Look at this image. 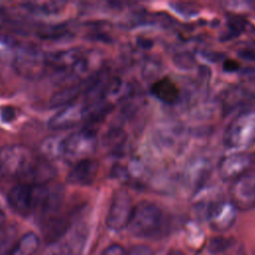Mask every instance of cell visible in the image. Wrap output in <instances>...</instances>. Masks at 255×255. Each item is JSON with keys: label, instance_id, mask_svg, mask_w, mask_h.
<instances>
[{"label": "cell", "instance_id": "obj_28", "mask_svg": "<svg viewBox=\"0 0 255 255\" xmlns=\"http://www.w3.org/2000/svg\"><path fill=\"white\" fill-rule=\"evenodd\" d=\"M128 255H154V253L149 246L134 245L128 251Z\"/></svg>", "mask_w": 255, "mask_h": 255}, {"label": "cell", "instance_id": "obj_13", "mask_svg": "<svg viewBox=\"0 0 255 255\" xmlns=\"http://www.w3.org/2000/svg\"><path fill=\"white\" fill-rule=\"evenodd\" d=\"M99 171V163L95 159L86 158L75 163L67 174V181L74 185H90Z\"/></svg>", "mask_w": 255, "mask_h": 255}, {"label": "cell", "instance_id": "obj_17", "mask_svg": "<svg viewBox=\"0 0 255 255\" xmlns=\"http://www.w3.org/2000/svg\"><path fill=\"white\" fill-rule=\"evenodd\" d=\"M82 91L81 85H73L63 88L52 95L49 100V107L51 109L64 108L73 104V102L79 97Z\"/></svg>", "mask_w": 255, "mask_h": 255}, {"label": "cell", "instance_id": "obj_2", "mask_svg": "<svg viewBox=\"0 0 255 255\" xmlns=\"http://www.w3.org/2000/svg\"><path fill=\"white\" fill-rule=\"evenodd\" d=\"M162 212L157 205L149 201H140L131 212L128 222L129 232L136 237H149L160 228Z\"/></svg>", "mask_w": 255, "mask_h": 255}, {"label": "cell", "instance_id": "obj_1", "mask_svg": "<svg viewBox=\"0 0 255 255\" xmlns=\"http://www.w3.org/2000/svg\"><path fill=\"white\" fill-rule=\"evenodd\" d=\"M48 184L33 185L18 183L14 185L7 195L10 207L22 216L37 212L48 191Z\"/></svg>", "mask_w": 255, "mask_h": 255}, {"label": "cell", "instance_id": "obj_22", "mask_svg": "<svg viewBox=\"0 0 255 255\" xmlns=\"http://www.w3.org/2000/svg\"><path fill=\"white\" fill-rule=\"evenodd\" d=\"M61 141H62V137L51 136V137H47L42 142L41 149H42V152H43L44 157L46 159L62 158V155H61Z\"/></svg>", "mask_w": 255, "mask_h": 255}, {"label": "cell", "instance_id": "obj_36", "mask_svg": "<svg viewBox=\"0 0 255 255\" xmlns=\"http://www.w3.org/2000/svg\"><path fill=\"white\" fill-rule=\"evenodd\" d=\"M254 33H255V32H254Z\"/></svg>", "mask_w": 255, "mask_h": 255}, {"label": "cell", "instance_id": "obj_24", "mask_svg": "<svg viewBox=\"0 0 255 255\" xmlns=\"http://www.w3.org/2000/svg\"><path fill=\"white\" fill-rule=\"evenodd\" d=\"M127 138L126 132L121 128H113L111 129L105 137L106 145L112 147L113 149H119L125 143Z\"/></svg>", "mask_w": 255, "mask_h": 255}, {"label": "cell", "instance_id": "obj_10", "mask_svg": "<svg viewBox=\"0 0 255 255\" xmlns=\"http://www.w3.org/2000/svg\"><path fill=\"white\" fill-rule=\"evenodd\" d=\"M55 169L45 157L32 156L18 179L21 183L44 185L55 176Z\"/></svg>", "mask_w": 255, "mask_h": 255}, {"label": "cell", "instance_id": "obj_7", "mask_svg": "<svg viewBox=\"0 0 255 255\" xmlns=\"http://www.w3.org/2000/svg\"><path fill=\"white\" fill-rule=\"evenodd\" d=\"M131 197L125 189L115 191L107 215V226L113 231H120L128 227L132 212Z\"/></svg>", "mask_w": 255, "mask_h": 255}, {"label": "cell", "instance_id": "obj_18", "mask_svg": "<svg viewBox=\"0 0 255 255\" xmlns=\"http://www.w3.org/2000/svg\"><path fill=\"white\" fill-rule=\"evenodd\" d=\"M39 245V237L34 232H27L18 238L12 255H34Z\"/></svg>", "mask_w": 255, "mask_h": 255}, {"label": "cell", "instance_id": "obj_35", "mask_svg": "<svg viewBox=\"0 0 255 255\" xmlns=\"http://www.w3.org/2000/svg\"><path fill=\"white\" fill-rule=\"evenodd\" d=\"M5 19V13L4 10L2 9V7L0 6V21H3Z\"/></svg>", "mask_w": 255, "mask_h": 255}, {"label": "cell", "instance_id": "obj_32", "mask_svg": "<svg viewBox=\"0 0 255 255\" xmlns=\"http://www.w3.org/2000/svg\"><path fill=\"white\" fill-rule=\"evenodd\" d=\"M136 44L142 48V49H150L152 46V41H150L149 39H145V38H137L136 40Z\"/></svg>", "mask_w": 255, "mask_h": 255}, {"label": "cell", "instance_id": "obj_9", "mask_svg": "<svg viewBox=\"0 0 255 255\" xmlns=\"http://www.w3.org/2000/svg\"><path fill=\"white\" fill-rule=\"evenodd\" d=\"M255 137V115L245 114L237 118L228 128L225 134L226 144L241 146Z\"/></svg>", "mask_w": 255, "mask_h": 255}, {"label": "cell", "instance_id": "obj_16", "mask_svg": "<svg viewBox=\"0 0 255 255\" xmlns=\"http://www.w3.org/2000/svg\"><path fill=\"white\" fill-rule=\"evenodd\" d=\"M113 106L105 100L86 104L82 108V121L88 124H95L103 121L112 111Z\"/></svg>", "mask_w": 255, "mask_h": 255}, {"label": "cell", "instance_id": "obj_15", "mask_svg": "<svg viewBox=\"0 0 255 255\" xmlns=\"http://www.w3.org/2000/svg\"><path fill=\"white\" fill-rule=\"evenodd\" d=\"M151 94L164 104H175L179 100L180 91L178 87L168 78L155 81L150 87Z\"/></svg>", "mask_w": 255, "mask_h": 255}, {"label": "cell", "instance_id": "obj_19", "mask_svg": "<svg viewBox=\"0 0 255 255\" xmlns=\"http://www.w3.org/2000/svg\"><path fill=\"white\" fill-rule=\"evenodd\" d=\"M63 2H29L23 4V8L34 15H54L63 9Z\"/></svg>", "mask_w": 255, "mask_h": 255}, {"label": "cell", "instance_id": "obj_21", "mask_svg": "<svg viewBox=\"0 0 255 255\" xmlns=\"http://www.w3.org/2000/svg\"><path fill=\"white\" fill-rule=\"evenodd\" d=\"M19 46L20 45L14 39L0 34V61L13 62Z\"/></svg>", "mask_w": 255, "mask_h": 255}, {"label": "cell", "instance_id": "obj_6", "mask_svg": "<svg viewBox=\"0 0 255 255\" xmlns=\"http://www.w3.org/2000/svg\"><path fill=\"white\" fill-rule=\"evenodd\" d=\"M46 63L48 69H53L56 72H71L81 75L88 69V61L78 48L46 54Z\"/></svg>", "mask_w": 255, "mask_h": 255}, {"label": "cell", "instance_id": "obj_8", "mask_svg": "<svg viewBox=\"0 0 255 255\" xmlns=\"http://www.w3.org/2000/svg\"><path fill=\"white\" fill-rule=\"evenodd\" d=\"M230 196L236 209L247 210L255 206V170L250 169L233 180Z\"/></svg>", "mask_w": 255, "mask_h": 255}, {"label": "cell", "instance_id": "obj_14", "mask_svg": "<svg viewBox=\"0 0 255 255\" xmlns=\"http://www.w3.org/2000/svg\"><path fill=\"white\" fill-rule=\"evenodd\" d=\"M82 108L76 104L62 108L50 118L48 127L51 129H64L76 126L82 121Z\"/></svg>", "mask_w": 255, "mask_h": 255}, {"label": "cell", "instance_id": "obj_25", "mask_svg": "<svg viewBox=\"0 0 255 255\" xmlns=\"http://www.w3.org/2000/svg\"><path fill=\"white\" fill-rule=\"evenodd\" d=\"M173 63L177 68L182 69V70H187L194 66L195 60L191 53L181 52V53L176 54L173 57Z\"/></svg>", "mask_w": 255, "mask_h": 255}, {"label": "cell", "instance_id": "obj_23", "mask_svg": "<svg viewBox=\"0 0 255 255\" xmlns=\"http://www.w3.org/2000/svg\"><path fill=\"white\" fill-rule=\"evenodd\" d=\"M246 21L243 18L240 17H231L227 22V33L225 36H223L221 39L222 41L229 40L231 38L239 36L245 29Z\"/></svg>", "mask_w": 255, "mask_h": 255}, {"label": "cell", "instance_id": "obj_27", "mask_svg": "<svg viewBox=\"0 0 255 255\" xmlns=\"http://www.w3.org/2000/svg\"><path fill=\"white\" fill-rule=\"evenodd\" d=\"M0 118L4 123H10L16 118V111L10 106L0 108Z\"/></svg>", "mask_w": 255, "mask_h": 255}, {"label": "cell", "instance_id": "obj_11", "mask_svg": "<svg viewBox=\"0 0 255 255\" xmlns=\"http://www.w3.org/2000/svg\"><path fill=\"white\" fill-rule=\"evenodd\" d=\"M255 163V154L238 152L221 159L218 164L219 175L224 180H234L250 170Z\"/></svg>", "mask_w": 255, "mask_h": 255}, {"label": "cell", "instance_id": "obj_31", "mask_svg": "<svg viewBox=\"0 0 255 255\" xmlns=\"http://www.w3.org/2000/svg\"><path fill=\"white\" fill-rule=\"evenodd\" d=\"M222 68L225 72L232 73V72H236L239 69V64L232 59H227L223 62Z\"/></svg>", "mask_w": 255, "mask_h": 255}, {"label": "cell", "instance_id": "obj_12", "mask_svg": "<svg viewBox=\"0 0 255 255\" xmlns=\"http://www.w3.org/2000/svg\"><path fill=\"white\" fill-rule=\"evenodd\" d=\"M207 219L215 231L223 232L228 230L235 222L236 207L231 202L219 201L209 206L207 210Z\"/></svg>", "mask_w": 255, "mask_h": 255}, {"label": "cell", "instance_id": "obj_20", "mask_svg": "<svg viewBox=\"0 0 255 255\" xmlns=\"http://www.w3.org/2000/svg\"><path fill=\"white\" fill-rule=\"evenodd\" d=\"M17 240L16 228L14 226H5L0 232V255H12Z\"/></svg>", "mask_w": 255, "mask_h": 255}, {"label": "cell", "instance_id": "obj_26", "mask_svg": "<svg viewBox=\"0 0 255 255\" xmlns=\"http://www.w3.org/2000/svg\"><path fill=\"white\" fill-rule=\"evenodd\" d=\"M228 247V240L224 239V238H213L209 245H208V249L210 250V252L212 253H217V252H221L222 250L226 249Z\"/></svg>", "mask_w": 255, "mask_h": 255}, {"label": "cell", "instance_id": "obj_30", "mask_svg": "<svg viewBox=\"0 0 255 255\" xmlns=\"http://www.w3.org/2000/svg\"><path fill=\"white\" fill-rule=\"evenodd\" d=\"M237 55L239 58L246 60V61H255V50L248 49V48H242L237 52Z\"/></svg>", "mask_w": 255, "mask_h": 255}, {"label": "cell", "instance_id": "obj_29", "mask_svg": "<svg viewBox=\"0 0 255 255\" xmlns=\"http://www.w3.org/2000/svg\"><path fill=\"white\" fill-rule=\"evenodd\" d=\"M101 255H128V251L120 244H112L105 248Z\"/></svg>", "mask_w": 255, "mask_h": 255}, {"label": "cell", "instance_id": "obj_34", "mask_svg": "<svg viewBox=\"0 0 255 255\" xmlns=\"http://www.w3.org/2000/svg\"><path fill=\"white\" fill-rule=\"evenodd\" d=\"M166 255H183V254L178 250H173V251H170L169 253H167Z\"/></svg>", "mask_w": 255, "mask_h": 255}, {"label": "cell", "instance_id": "obj_3", "mask_svg": "<svg viewBox=\"0 0 255 255\" xmlns=\"http://www.w3.org/2000/svg\"><path fill=\"white\" fill-rule=\"evenodd\" d=\"M95 146L96 132L92 128H85L81 130H77L62 137V159L76 162L86 159L94 151Z\"/></svg>", "mask_w": 255, "mask_h": 255}, {"label": "cell", "instance_id": "obj_4", "mask_svg": "<svg viewBox=\"0 0 255 255\" xmlns=\"http://www.w3.org/2000/svg\"><path fill=\"white\" fill-rule=\"evenodd\" d=\"M12 63L16 72L29 80L41 79L48 71L46 54L33 46H19Z\"/></svg>", "mask_w": 255, "mask_h": 255}, {"label": "cell", "instance_id": "obj_33", "mask_svg": "<svg viewBox=\"0 0 255 255\" xmlns=\"http://www.w3.org/2000/svg\"><path fill=\"white\" fill-rule=\"evenodd\" d=\"M6 226V215L2 209H0V232Z\"/></svg>", "mask_w": 255, "mask_h": 255}, {"label": "cell", "instance_id": "obj_5", "mask_svg": "<svg viewBox=\"0 0 255 255\" xmlns=\"http://www.w3.org/2000/svg\"><path fill=\"white\" fill-rule=\"evenodd\" d=\"M33 154L20 144L5 145L0 148V177H17L21 175Z\"/></svg>", "mask_w": 255, "mask_h": 255}]
</instances>
